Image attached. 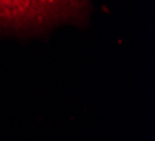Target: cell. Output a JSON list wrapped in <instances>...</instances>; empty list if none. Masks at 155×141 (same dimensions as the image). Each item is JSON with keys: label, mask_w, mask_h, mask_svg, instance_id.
I'll return each instance as SVG.
<instances>
[{"label": "cell", "mask_w": 155, "mask_h": 141, "mask_svg": "<svg viewBox=\"0 0 155 141\" xmlns=\"http://www.w3.org/2000/svg\"><path fill=\"white\" fill-rule=\"evenodd\" d=\"M92 0H0V38H32L56 27H87Z\"/></svg>", "instance_id": "6da1fadb"}]
</instances>
